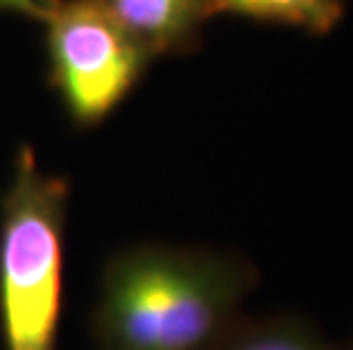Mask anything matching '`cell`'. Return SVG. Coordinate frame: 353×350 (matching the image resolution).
Here are the masks:
<instances>
[{
  "mask_svg": "<svg viewBox=\"0 0 353 350\" xmlns=\"http://www.w3.org/2000/svg\"><path fill=\"white\" fill-rule=\"evenodd\" d=\"M128 34L148 55L183 53L196 43L201 25L212 17L208 0H103Z\"/></svg>",
  "mask_w": 353,
  "mask_h": 350,
  "instance_id": "277c9868",
  "label": "cell"
},
{
  "mask_svg": "<svg viewBox=\"0 0 353 350\" xmlns=\"http://www.w3.org/2000/svg\"><path fill=\"white\" fill-rule=\"evenodd\" d=\"M260 285L244 255L137 243L110 255L92 311L96 350H212Z\"/></svg>",
  "mask_w": 353,
  "mask_h": 350,
  "instance_id": "6da1fadb",
  "label": "cell"
},
{
  "mask_svg": "<svg viewBox=\"0 0 353 350\" xmlns=\"http://www.w3.org/2000/svg\"><path fill=\"white\" fill-rule=\"evenodd\" d=\"M210 12L301 28L312 34H326L340 23L342 0H208Z\"/></svg>",
  "mask_w": 353,
  "mask_h": 350,
  "instance_id": "8992f818",
  "label": "cell"
},
{
  "mask_svg": "<svg viewBox=\"0 0 353 350\" xmlns=\"http://www.w3.org/2000/svg\"><path fill=\"white\" fill-rule=\"evenodd\" d=\"M71 184L23 146L0 198L3 350H57Z\"/></svg>",
  "mask_w": 353,
  "mask_h": 350,
  "instance_id": "7a4b0ae2",
  "label": "cell"
},
{
  "mask_svg": "<svg viewBox=\"0 0 353 350\" xmlns=\"http://www.w3.org/2000/svg\"><path fill=\"white\" fill-rule=\"evenodd\" d=\"M55 3L57 0H0V10L43 21L48 17V12L55 7Z\"/></svg>",
  "mask_w": 353,
  "mask_h": 350,
  "instance_id": "52a82bcc",
  "label": "cell"
},
{
  "mask_svg": "<svg viewBox=\"0 0 353 350\" xmlns=\"http://www.w3.org/2000/svg\"><path fill=\"white\" fill-rule=\"evenodd\" d=\"M50 80L82 128L108 118L137 85L151 55L103 0H57L43 19Z\"/></svg>",
  "mask_w": 353,
  "mask_h": 350,
  "instance_id": "3957f363",
  "label": "cell"
},
{
  "mask_svg": "<svg viewBox=\"0 0 353 350\" xmlns=\"http://www.w3.org/2000/svg\"><path fill=\"white\" fill-rule=\"evenodd\" d=\"M212 350H353L314 325L310 318L290 311L242 314L216 341Z\"/></svg>",
  "mask_w": 353,
  "mask_h": 350,
  "instance_id": "5b68a950",
  "label": "cell"
}]
</instances>
